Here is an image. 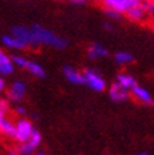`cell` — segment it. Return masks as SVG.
I'll use <instances>...</instances> for the list:
<instances>
[{"mask_svg": "<svg viewBox=\"0 0 154 155\" xmlns=\"http://www.w3.org/2000/svg\"><path fill=\"white\" fill-rule=\"evenodd\" d=\"M30 28H32L34 33L37 45L43 44V45H48V47H53L56 49H65L67 47V41L65 38L53 33L51 29L39 24H33Z\"/></svg>", "mask_w": 154, "mask_h": 155, "instance_id": "1", "label": "cell"}, {"mask_svg": "<svg viewBox=\"0 0 154 155\" xmlns=\"http://www.w3.org/2000/svg\"><path fill=\"white\" fill-rule=\"evenodd\" d=\"M144 0H100L105 9H111L122 14H126L133 6L142 4Z\"/></svg>", "mask_w": 154, "mask_h": 155, "instance_id": "2", "label": "cell"}, {"mask_svg": "<svg viewBox=\"0 0 154 155\" xmlns=\"http://www.w3.org/2000/svg\"><path fill=\"white\" fill-rule=\"evenodd\" d=\"M33 125L32 122L25 120V119H20L18 122L15 124V134L14 139L19 143H27L33 135Z\"/></svg>", "mask_w": 154, "mask_h": 155, "instance_id": "3", "label": "cell"}, {"mask_svg": "<svg viewBox=\"0 0 154 155\" xmlns=\"http://www.w3.org/2000/svg\"><path fill=\"white\" fill-rule=\"evenodd\" d=\"M10 34H13L14 37H17L18 39H20L23 43H25L27 45L30 47H37L35 43V38H34V33L30 27H25V25H14L10 30Z\"/></svg>", "mask_w": 154, "mask_h": 155, "instance_id": "4", "label": "cell"}, {"mask_svg": "<svg viewBox=\"0 0 154 155\" xmlns=\"http://www.w3.org/2000/svg\"><path fill=\"white\" fill-rule=\"evenodd\" d=\"M83 74H85V83L90 88H92L94 91H99V92L105 90L106 87L105 80L96 71H94V69H86L83 72Z\"/></svg>", "mask_w": 154, "mask_h": 155, "instance_id": "5", "label": "cell"}, {"mask_svg": "<svg viewBox=\"0 0 154 155\" xmlns=\"http://www.w3.org/2000/svg\"><path fill=\"white\" fill-rule=\"evenodd\" d=\"M128 90L129 88L121 86V84L116 81L115 83L111 84L109 95H110L112 101H115V102H122V101H126L128 97H129V91Z\"/></svg>", "mask_w": 154, "mask_h": 155, "instance_id": "6", "label": "cell"}, {"mask_svg": "<svg viewBox=\"0 0 154 155\" xmlns=\"http://www.w3.org/2000/svg\"><path fill=\"white\" fill-rule=\"evenodd\" d=\"M25 95V84L22 81H15L8 90V97L13 102H19Z\"/></svg>", "mask_w": 154, "mask_h": 155, "instance_id": "7", "label": "cell"}, {"mask_svg": "<svg viewBox=\"0 0 154 155\" xmlns=\"http://www.w3.org/2000/svg\"><path fill=\"white\" fill-rule=\"evenodd\" d=\"M125 15L130 21H134V23H143L144 20L148 19V15H147V12H145L143 3L133 6Z\"/></svg>", "mask_w": 154, "mask_h": 155, "instance_id": "8", "label": "cell"}, {"mask_svg": "<svg viewBox=\"0 0 154 155\" xmlns=\"http://www.w3.org/2000/svg\"><path fill=\"white\" fill-rule=\"evenodd\" d=\"M63 74L66 77V80L73 84H83L85 83V74L71 66L63 67Z\"/></svg>", "mask_w": 154, "mask_h": 155, "instance_id": "9", "label": "cell"}, {"mask_svg": "<svg viewBox=\"0 0 154 155\" xmlns=\"http://www.w3.org/2000/svg\"><path fill=\"white\" fill-rule=\"evenodd\" d=\"M14 62L4 51H0V74L8 76L14 72Z\"/></svg>", "mask_w": 154, "mask_h": 155, "instance_id": "10", "label": "cell"}, {"mask_svg": "<svg viewBox=\"0 0 154 155\" xmlns=\"http://www.w3.org/2000/svg\"><path fill=\"white\" fill-rule=\"evenodd\" d=\"M87 54H89L90 59H99V58H104V57L109 56V51H107L102 44L94 43V44H91L89 47Z\"/></svg>", "mask_w": 154, "mask_h": 155, "instance_id": "11", "label": "cell"}, {"mask_svg": "<svg viewBox=\"0 0 154 155\" xmlns=\"http://www.w3.org/2000/svg\"><path fill=\"white\" fill-rule=\"evenodd\" d=\"M2 42H3V44L5 45L6 48H9V49H15V51H20V49H24V48L28 47L25 43H23L20 39H18V38H17V37H14L13 34L4 35V37L2 38Z\"/></svg>", "mask_w": 154, "mask_h": 155, "instance_id": "12", "label": "cell"}, {"mask_svg": "<svg viewBox=\"0 0 154 155\" xmlns=\"http://www.w3.org/2000/svg\"><path fill=\"white\" fill-rule=\"evenodd\" d=\"M130 90H132L133 96L138 100V101H140L143 104H150L152 102V95L144 87H142V86H139V84L135 83Z\"/></svg>", "mask_w": 154, "mask_h": 155, "instance_id": "13", "label": "cell"}, {"mask_svg": "<svg viewBox=\"0 0 154 155\" xmlns=\"http://www.w3.org/2000/svg\"><path fill=\"white\" fill-rule=\"evenodd\" d=\"M0 131L4 135L12 136V137H14V134H15V125H13L12 121L5 119L4 112L2 111H0Z\"/></svg>", "mask_w": 154, "mask_h": 155, "instance_id": "14", "label": "cell"}, {"mask_svg": "<svg viewBox=\"0 0 154 155\" xmlns=\"http://www.w3.org/2000/svg\"><path fill=\"white\" fill-rule=\"evenodd\" d=\"M27 71L30 73V74H33L35 77H39V78H42V77L45 76V72H44V69L41 64H38L37 62H33V61H29L28 62V64H27Z\"/></svg>", "mask_w": 154, "mask_h": 155, "instance_id": "15", "label": "cell"}, {"mask_svg": "<svg viewBox=\"0 0 154 155\" xmlns=\"http://www.w3.org/2000/svg\"><path fill=\"white\" fill-rule=\"evenodd\" d=\"M114 59H115V62H116L118 64L125 66V64L132 63V62L134 61V57L130 53H128V52H118L116 54H115Z\"/></svg>", "mask_w": 154, "mask_h": 155, "instance_id": "16", "label": "cell"}, {"mask_svg": "<svg viewBox=\"0 0 154 155\" xmlns=\"http://www.w3.org/2000/svg\"><path fill=\"white\" fill-rule=\"evenodd\" d=\"M118 82L121 84V86H124L126 88H132L135 84L134 77L128 74V73H120V74H118Z\"/></svg>", "mask_w": 154, "mask_h": 155, "instance_id": "17", "label": "cell"}, {"mask_svg": "<svg viewBox=\"0 0 154 155\" xmlns=\"http://www.w3.org/2000/svg\"><path fill=\"white\" fill-rule=\"evenodd\" d=\"M145 12H147L148 19L154 20V0H144L143 2Z\"/></svg>", "mask_w": 154, "mask_h": 155, "instance_id": "18", "label": "cell"}, {"mask_svg": "<svg viewBox=\"0 0 154 155\" xmlns=\"http://www.w3.org/2000/svg\"><path fill=\"white\" fill-rule=\"evenodd\" d=\"M12 59L14 62V64L20 68H27V64L29 62V59H27L25 57H22V56H13Z\"/></svg>", "mask_w": 154, "mask_h": 155, "instance_id": "19", "label": "cell"}, {"mask_svg": "<svg viewBox=\"0 0 154 155\" xmlns=\"http://www.w3.org/2000/svg\"><path fill=\"white\" fill-rule=\"evenodd\" d=\"M41 140H42V136H41V133L39 131H37V130H34L33 131V135H32V137L28 140V143L33 146V148H37L38 145L41 144Z\"/></svg>", "mask_w": 154, "mask_h": 155, "instance_id": "20", "label": "cell"}, {"mask_svg": "<svg viewBox=\"0 0 154 155\" xmlns=\"http://www.w3.org/2000/svg\"><path fill=\"white\" fill-rule=\"evenodd\" d=\"M35 148H33L32 145H30L28 141L27 143H22L20 146H18V151L22 153V154H24V155H29V154H32L34 151Z\"/></svg>", "mask_w": 154, "mask_h": 155, "instance_id": "21", "label": "cell"}, {"mask_svg": "<svg viewBox=\"0 0 154 155\" xmlns=\"http://www.w3.org/2000/svg\"><path fill=\"white\" fill-rule=\"evenodd\" d=\"M105 14H106L107 18L112 19V20H118V19H120V17H121L120 13L115 12V10H111V9H105Z\"/></svg>", "mask_w": 154, "mask_h": 155, "instance_id": "22", "label": "cell"}, {"mask_svg": "<svg viewBox=\"0 0 154 155\" xmlns=\"http://www.w3.org/2000/svg\"><path fill=\"white\" fill-rule=\"evenodd\" d=\"M8 108H9V104H8V101L6 100L0 98V111L5 114L8 111Z\"/></svg>", "mask_w": 154, "mask_h": 155, "instance_id": "23", "label": "cell"}, {"mask_svg": "<svg viewBox=\"0 0 154 155\" xmlns=\"http://www.w3.org/2000/svg\"><path fill=\"white\" fill-rule=\"evenodd\" d=\"M68 2L73 5H85L87 3V0H68Z\"/></svg>", "mask_w": 154, "mask_h": 155, "instance_id": "24", "label": "cell"}, {"mask_svg": "<svg viewBox=\"0 0 154 155\" xmlns=\"http://www.w3.org/2000/svg\"><path fill=\"white\" fill-rule=\"evenodd\" d=\"M102 27H104V29H105V30H107V32H111L112 28H114L110 21H105L104 24H102Z\"/></svg>", "mask_w": 154, "mask_h": 155, "instance_id": "25", "label": "cell"}, {"mask_svg": "<svg viewBox=\"0 0 154 155\" xmlns=\"http://www.w3.org/2000/svg\"><path fill=\"white\" fill-rule=\"evenodd\" d=\"M15 111H17L18 115H25V112H27V110L23 106H18L17 108H15Z\"/></svg>", "mask_w": 154, "mask_h": 155, "instance_id": "26", "label": "cell"}, {"mask_svg": "<svg viewBox=\"0 0 154 155\" xmlns=\"http://www.w3.org/2000/svg\"><path fill=\"white\" fill-rule=\"evenodd\" d=\"M4 88H5V82H4V80L0 77V94L4 91Z\"/></svg>", "mask_w": 154, "mask_h": 155, "instance_id": "27", "label": "cell"}, {"mask_svg": "<svg viewBox=\"0 0 154 155\" xmlns=\"http://www.w3.org/2000/svg\"><path fill=\"white\" fill-rule=\"evenodd\" d=\"M10 155H24V154H22V153H19V151H18V153H12Z\"/></svg>", "mask_w": 154, "mask_h": 155, "instance_id": "28", "label": "cell"}, {"mask_svg": "<svg viewBox=\"0 0 154 155\" xmlns=\"http://www.w3.org/2000/svg\"><path fill=\"white\" fill-rule=\"evenodd\" d=\"M139 155H149V154H148V153H140Z\"/></svg>", "mask_w": 154, "mask_h": 155, "instance_id": "29", "label": "cell"}, {"mask_svg": "<svg viewBox=\"0 0 154 155\" xmlns=\"http://www.w3.org/2000/svg\"><path fill=\"white\" fill-rule=\"evenodd\" d=\"M152 27H153V29H154V20H153V23H152Z\"/></svg>", "mask_w": 154, "mask_h": 155, "instance_id": "30", "label": "cell"}, {"mask_svg": "<svg viewBox=\"0 0 154 155\" xmlns=\"http://www.w3.org/2000/svg\"><path fill=\"white\" fill-rule=\"evenodd\" d=\"M38 155H45V154H42V153H41V154H38Z\"/></svg>", "mask_w": 154, "mask_h": 155, "instance_id": "31", "label": "cell"}]
</instances>
